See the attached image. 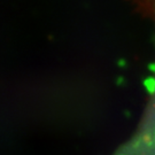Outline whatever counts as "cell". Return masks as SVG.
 Returning a JSON list of instances; mask_svg holds the SVG:
<instances>
[]
</instances>
